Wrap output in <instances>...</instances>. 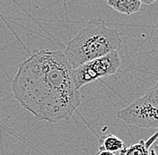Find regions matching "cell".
I'll use <instances>...</instances> for the list:
<instances>
[{"mask_svg":"<svg viewBox=\"0 0 158 155\" xmlns=\"http://www.w3.org/2000/svg\"><path fill=\"white\" fill-rule=\"evenodd\" d=\"M72 72L62 51L39 50L19 66L12 81L14 97L39 120H69L81 105Z\"/></svg>","mask_w":158,"mask_h":155,"instance_id":"6da1fadb","label":"cell"},{"mask_svg":"<svg viewBox=\"0 0 158 155\" xmlns=\"http://www.w3.org/2000/svg\"><path fill=\"white\" fill-rule=\"evenodd\" d=\"M121 42L117 30L108 27L101 18H93L69 40L63 53L72 68L76 69L85 63L117 51Z\"/></svg>","mask_w":158,"mask_h":155,"instance_id":"7a4b0ae2","label":"cell"},{"mask_svg":"<svg viewBox=\"0 0 158 155\" xmlns=\"http://www.w3.org/2000/svg\"><path fill=\"white\" fill-rule=\"evenodd\" d=\"M117 116L127 125L141 128H158V80L155 85L128 106L118 110Z\"/></svg>","mask_w":158,"mask_h":155,"instance_id":"3957f363","label":"cell"},{"mask_svg":"<svg viewBox=\"0 0 158 155\" xmlns=\"http://www.w3.org/2000/svg\"><path fill=\"white\" fill-rule=\"evenodd\" d=\"M121 66V59L118 51L94 59L73 69L72 75L77 90L100 78L115 75Z\"/></svg>","mask_w":158,"mask_h":155,"instance_id":"277c9868","label":"cell"},{"mask_svg":"<svg viewBox=\"0 0 158 155\" xmlns=\"http://www.w3.org/2000/svg\"><path fill=\"white\" fill-rule=\"evenodd\" d=\"M158 138V131H156L147 141L141 140L138 144H135L129 147H125L123 150L118 152V155H152L150 153L151 146L153 145Z\"/></svg>","mask_w":158,"mask_h":155,"instance_id":"5b68a950","label":"cell"},{"mask_svg":"<svg viewBox=\"0 0 158 155\" xmlns=\"http://www.w3.org/2000/svg\"><path fill=\"white\" fill-rule=\"evenodd\" d=\"M106 4L112 9L127 15L138 13L141 7L140 0H107Z\"/></svg>","mask_w":158,"mask_h":155,"instance_id":"8992f818","label":"cell"},{"mask_svg":"<svg viewBox=\"0 0 158 155\" xmlns=\"http://www.w3.org/2000/svg\"><path fill=\"white\" fill-rule=\"evenodd\" d=\"M100 146L99 151H106L110 153H118L125 148L123 141L114 135H107L100 138Z\"/></svg>","mask_w":158,"mask_h":155,"instance_id":"52a82bcc","label":"cell"},{"mask_svg":"<svg viewBox=\"0 0 158 155\" xmlns=\"http://www.w3.org/2000/svg\"><path fill=\"white\" fill-rule=\"evenodd\" d=\"M96 155H116L113 153H110V152H106V151H99Z\"/></svg>","mask_w":158,"mask_h":155,"instance_id":"ba28073f","label":"cell"},{"mask_svg":"<svg viewBox=\"0 0 158 155\" xmlns=\"http://www.w3.org/2000/svg\"><path fill=\"white\" fill-rule=\"evenodd\" d=\"M140 2H141V5H142V4H144V5H148V6H149V5H152V4H155V3H156V1H155V0H152V1H151V0H150V1L141 0Z\"/></svg>","mask_w":158,"mask_h":155,"instance_id":"9c48e42d","label":"cell"},{"mask_svg":"<svg viewBox=\"0 0 158 155\" xmlns=\"http://www.w3.org/2000/svg\"><path fill=\"white\" fill-rule=\"evenodd\" d=\"M158 131V128H157ZM152 153L154 155H158V145H155L154 146V149H151Z\"/></svg>","mask_w":158,"mask_h":155,"instance_id":"30bf717a","label":"cell"}]
</instances>
